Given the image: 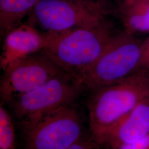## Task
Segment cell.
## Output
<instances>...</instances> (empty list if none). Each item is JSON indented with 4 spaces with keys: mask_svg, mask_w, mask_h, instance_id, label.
Listing matches in <instances>:
<instances>
[{
    "mask_svg": "<svg viewBox=\"0 0 149 149\" xmlns=\"http://www.w3.org/2000/svg\"><path fill=\"white\" fill-rule=\"evenodd\" d=\"M87 102L91 136L96 143L149 97V71L140 70L117 83L92 91Z\"/></svg>",
    "mask_w": 149,
    "mask_h": 149,
    "instance_id": "cell-1",
    "label": "cell"
},
{
    "mask_svg": "<svg viewBox=\"0 0 149 149\" xmlns=\"http://www.w3.org/2000/svg\"><path fill=\"white\" fill-rule=\"evenodd\" d=\"M45 34L47 43L43 52L61 69L78 77L98 58L115 35L106 21L95 26Z\"/></svg>",
    "mask_w": 149,
    "mask_h": 149,
    "instance_id": "cell-2",
    "label": "cell"
},
{
    "mask_svg": "<svg viewBox=\"0 0 149 149\" xmlns=\"http://www.w3.org/2000/svg\"><path fill=\"white\" fill-rule=\"evenodd\" d=\"M141 45L133 33L115 34L98 58L79 74L85 88L95 90L138 72Z\"/></svg>",
    "mask_w": 149,
    "mask_h": 149,
    "instance_id": "cell-3",
    "label": "cell"
},
{
    "mask_svg": "<svg viewBox=\"0 0 149 149\" xmlns=\"http://www.w3.org/2000/svg\"><path fill=\"white\" fill-rule=\"evenodd\" d=\"M85 88L80 78L66 72L8 103L21 122L31 121L69 106Z\"/></svg>",
    "mask_w": 149,
    "mask_h": 149,
    "instance_id": "cell-4",
    "label": "cell"
},
{
    "mask_svg": "<svg viewBox=\"0 0 149 149\" xmlns=\"http://www.w3.org/2000/svg\"><path fill=\"white\" fill-rule=\"evenodd\" d=\"M20 124L26 149H66L84 135L80 115L71 105Z\"/></svg>",
    "mask_w": 149,
    "mask_h": 149,
    "instance_id": "cell-5",
    "label": "cell"
},
{
    "mask_svg": "<svg viewBox=\"0 0 149 149\" xmlns=\"http://www.w3.org/2000/svg\"><path fill=\"white\" fill-rule=\"evenodd\" d=\"M31 13L46 32L92 27L106 21L104 7L80 0H39Z\"/></svg>",
    "mask_w": 149,
    "mask_h": 149,
    "instance_id": "cell-6",
    "label": "cell"
},
{
    "mask_svg": "<svg viewBox=\"0 0 149 149\" xmlns=\"http://www.w3.org/2000/svg\"><path fill=\"white\" fill-rule=\"evenodd\" d=\"M64 72L43 51L18 60L3 70L0 84L1 101L8 103Z\"/></svg>",
    "mask_w": 149,
    "mask_h": 149,
    "instance_id": "cell-7",
    "label": "cell"
},
{
    "mask_svg": "<svg viewBox=\"0 0 149 149\" xmlns=\"http://www.w3.org/2000/svg\"><path fill=\"white\" fill-rule=\"evenodd\" d=\"M47 43L45 33L39 32L29 23H21L3 37L1 68L3 70L11 64L43 51Z\"/></svg>",
    "mask_w": 149,
    "mask_h": 149,
    "instance_id": "cell-8",
    "label": "cell"
},
{
    "mask_svg": "<svg viewBox=\"0 0 149 149\" xmlns=\"http://www.w3.org/2000/svg\"><path fill=\"white\" fill-rule=\"evenodd\" d=\"M149 135V97L140 102L128 115L97 144L108 148L138 141Z\"/></svg>",
    "mask_w": 149,
    "mask_h": 149,
    "instance_id": "cell-9",
    "label": "cell"
},
{
    "mask_svg": "<svg viewBox=\"0 0 149 149\" xmlns=\"http://www.w3.org/2000/svg\"><path fill=\"white\" fill-rule=\"evenodd\" d=\"M118 12L125 31L149 32V0H122Z\"/></svg>",
    "mask_w": 149,
    "mask_h": 149,
    "instance_id": "cell-10",
    "label": "cell"
},
{
    "mask_svg": "<svg viewBox=\"0 0 149 149\" xmlns=\"http://www.w3.org/2000/svg\"><path fill=\"white\" fill-rule=\"evenodd\" d=\"M39 0H0V31L1 37L22 23L31 13Z\"/></svg>",
    "mask_w": 149,
    "mask_h": 149,
    "instance_id": "cell-11",
    "label": "cell"
},
{
    "mask_svg": "<svg viewBox=\"0 0 149 149\" xmlns=\"http://www.w3.org/2000/svg\"><path fill=\"white\" fill-rule=\"evenodd\" d=\"M0 149H16V135L12 119L8 111L0 107Z\"/></svg>",
    "mask_w": 149,
    "mask_h": 149,
    "instance_id": "cell-12",
    "label": "cell"
},
{
    "mask_svg": "<svg viewBox=\"0 0 149 149\" xmlns=\"http://www.w3.org/2000/svg\"><path fill=\"white\" fill-rule=\"evenodd\" d=\"M140 70L149 71V37L143 42L141 45L138 71Z\"/></svg>",
    "mask_w": 149,
    "mask_h": 149,
    "instance_id": "cell-13",
    "label": "cell"
},
{
    "mask_svg": "<svg viewBox=\"0 0 149 149\" xmlns=\"http://www.w3.org/2000/svg\"><path fill=\"white\" fill-rule=\"evenodd\" d=\"M98 145L91 136L88 138L83 135L79 140L66 149H97Z\"/></svg>",
    "mask_w": 149,
    "mask_h": 149,
    "instance_id": "cell-14",
    "label": "cell"
},
{
    "mask_svg": "<svg viewBox=\"0 0 149 149\" xmlns=\"http://www.w3.org/2000/svg\"><path fill=\"white\" fill-rule=\"evenodd\" d=\"M109 149H149V135L138 141L129 144H122Z\"/></svg>",
    "mask_w": 149,
    "mask_h": 149,
    "instance_id": "cell-15",
    "label": "cell"
},
{
    "mask_svg": "<svg viewBox=\"0 0 149 149\" xmlns=\"http://www.w3.org/2000/svg\"><path fill=\"white\" fill-rule=\"evenodd\" d=\"M80 1H85V2H91V3H97V4H99V5L103 6L102 3L101 2L100 0H80Z\"/></svg>",
    "mask_w": 149,
    "mask_h": 149,
    "instance_id": "cell-16",
    "label": "cell"
},
{
    "mask_svg": "<svg viewBox=\"0 0 149 149\" xmlns=\"http://www.w3.org/2000/svg\"><path fill=\"white\" fill-rule=\"evenodd\" d=\"M100 1H101V0H100ZM101 3H102V2H101Z\"/></svg>",
    "mask_w": 149,
    "mask_h": 149,
    "instance_id": "cell-17",
    "label": "cell"
}]
</instances>
